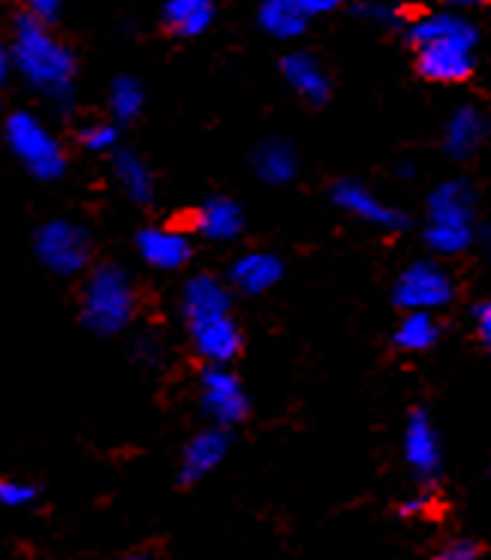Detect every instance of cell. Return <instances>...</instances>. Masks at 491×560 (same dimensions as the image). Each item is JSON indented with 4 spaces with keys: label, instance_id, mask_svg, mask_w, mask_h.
<instances>
[{
    "label": "cell",
    "instance_id": "cb8c5ba5",
    "mask_svg": "<svg viewBox=\"0 0 491 560\" xmlns=\"http://www.w3.org/2000/svg\"><path fill=\"white\" fill-rule=\"evenodd\" d=\"M441 338V323L431 311H407V317L398 323L393 341L405 353H425Z\"/></svg>",
    "mask_w": 491,
    "mask_h": 560
},
{
    "label": "cell",
    "instance_id": "1f68e13d",
    "mask_svg": "<svg viewBox=\"0 0 491 560\" xmlns=\"http://www.w3.org/2000/svg\"><path fill=\"white\" fill-rule=\"evenodd\" d=\"M299 3H302V10H305L311 19H317V15L335 13L344 0H299Z\"/></svg>",
    "mask_w": 491,
    "mask_h": 560
},
{
    "label": "cell",
    "instance_id": "5bb4252c",
    "mask_svg": "<svg viewBox=\"0 0 491 560\" xmlns=\"http://www.w3.org/2000/svg\"><path fill=\"white\" fill-rule=\"evenodd\" d=\"M230 446H233L230 428H202V431L194 434L190 443L185 446L182 467H178V482H182V486H197L199 479H206V476L226 458Z\"/></svg>",
    "mask_w": 491,
    "mask_h": 560
},
{
    "label": "cell",
    "instance_id": "3957f363",
    "mask_svg": "<svg viewBox=\"0 0 491 560\" xmlns=\"http://www.w3.org/2000/svg\"><path fill=\"white\" fill-rule=\"evenodd\" d=\"M474 214L477 196L467 182H443L429 196V226L425 244L434 254H465L474 242Z\"/></svg>",
    "mask_w": 491,
    "mask_h": 560
},
{
    "label": "cell",
    "instance_id": "603a6c76",
    "mask_svg": "<svg viewBox=\"0 0 491 560\" xmlns=\"http://www.w3.org/2000/svg\"><path fill=\"white\" fill-rule=\"evenodd\" d=\"M163 22L175 37L194 39L206 34L214 22V3H209V0H166Z\"/></svg>",
    "mask_w": 491,
    "mask_h": 560
},
{
    "label": "cell",
    "instance_id": "484cf974",
    "mask_svg": "<svg viewBox=\"0 0 491 560\" xmlns=\"http://www.w3.org/2000/svg\"><path fill=\"white\" fill-rule=\"evenodd\" d=\"M79 145L87 148L91 154H106L118 148V127L112 121H87L79 130Z\"/></svg>",
    "mask_w": 491,
    "mask_h": 560
},
{
    "label": "cell",
    "instance_id": "e0dca14e",
    "mask_svg": "<svg viewBox=\"0 0 491 560\" xmlns=\"http://www.w3.org/2000/svg\"><path fill=\"white\" fill-rule=\"evenodd\" d=\"M194 226H197V235H202L206 242L226 244L235 242L242 235V230H245V214H242V208H238L235 199H230V196H214V199L199 206Z\"/></svg>",
    "mask_w": 491,
    "mask_h": 560
},
{
    "label": "cell",
    "instance_id": "44dd1931",
    "mask_svg": "<svg viewBox=\"0 0 491 560\" xmlns=\"http://www.w3.org/2000/svg\"><path fill=\"white\" fill-rule=\"evenodd\" d=\"M250 166L266 184H287L293 182L299 172V154L287 139H262L254 154H250Z\"/></svg>",
    "mask_w": 491,
    "mask_h": 560
},
{
    "label": "cell",
    "instance_id": "d4e9b609",
    "mask_svg": "<svg viewBox=\"0 0 491 560\" xmlns=\"http://www.w3.org/2000/svg\"><path fill=\"white\" fill-rule=\"evenodd\" d=\"M106 106H109L112 121L127 124L139 118V112L145 106V91L136 82L133 75H121L115 79L109 88V97H106Z\"/></svg>",
    "mask_w": 491,
    "mask_h": 560
},
{
    "label": "cell",
    "instance_id": "836d02e7",
    "mask_svg": "<svg viewBox=\"0 0 491 560\" xmlns=\"http://www.w3.org/2000/svg\"><path fill=\"white\" fill-rule=\"evenodd\" d=\"M10 46H3L0 43V88H3V82H7V75H10Z\"/></svg>",
    "mask_w": 491,
    "mask_h": 560
},
{
    "label": "cell",
    "instance_id": "52a82bcc",
    "mask_svg": "<svg viewBox=\"0 0 491 560\" xmlns=\"http://www.w3.org/2000/svg\"><path fill=\"white\" fill-rule=\"evenodd\" d=\"M199 407L211 419V425H242L250 413L245 383L235 377L230 365H206L199 374Z\"/></svg>",
    "mask_w": 491,
    "mask_h": 560
},
{
    "label": "cell",
    "instance_id": "ac0fdd59",
    "mask_svg": "<svg viewBox=\"0 0 491 560\" xmlns=\"http://www.w3.org/2000/svg\"><path fill=\"white\" fill-rule=\"evenodd\" d=\"M281 73L283 79H287V85L293 88L299 97L307 100L311 106L326 103L329 94H332V82H329V75H326V70L319 67L317 58H314V55H307V51H290V55L283 58Z\"/></svg>",
    "mask_w": 491,
    "mask_h": 560
},
{
    "label": "cell",
    "instance_id": "7a4b0ae2",
    "mask_svg": "<svg viewBox=\"0 0 491 560\" xmlns=\"http://www.w3.org/2000/svg\"><path fill=\"white\" fill-rule=\"evenodd\" d=\"M139 314V290L127 268L100 262L87 268L82 283V323L97 335H118Z\"/></svg>",
    "mask_w": 491,
    "mask_h": 560
},
{
    "label": "cell",
    "instance_id": "d6986e66",
    "mask_svg": "<svg viewBox=\"0 0 491 560\" xmlns=\"http://www.w3.org/2000/svg\"><path fill=\"white\" fill-rule=\"evenodd\" d=\"M407 39L413 46H422V43H434V39H474L477 43V25L465 19V15L449 13V10H441V13H425L410 22L407 27Z\"/></svg>",
    "mask_w": 491,
    "mask_h": 560
},
{
    "label": "cell",
    "instance_id": "f546056e",
    "mask_svg": "<svg viewBox=\"0 0 491 560\" xmlns=\"http://www.w3.org/2000/svg\"><path fill=\"white\" fill-rule=\"evenodd\" d=\"M474 326H477V338L491 355V299L474 305Z\"/></svg>",
    "mask_w": 491,
    "mask_h": 560
},
{
    "label": "cell",
    "instance_id": "8fae6325",
    "mask_svg": "<svg viewBox=\"0 0 491 560\" xmlns=\"http://www.w3.org/2000/svg\"><path fill=\"white\" fill-rule=\"evenodd\" d=\"M332 202L341 208V211L353 214L356 220H365V223L377 226V230H407V214H401V211L389 206V202H383L377 194H371L365 184L350 182V178L332 184Z\"/></svg>",
    "mask_w": 491,
    "mask_h": 560
},
{
    "label": "cell",
    "instance_id": "277c9868",
    "mask_svg": "<svg viewBox=\"0 0 491 560\" xmlns=\"http://www.w3.org/2000/svg\"><path fill=\"white\" fill-rule=\"evenodd\" d=\"M3 139L13 158L25 166L37 182H58L67 172V151L61 139L51 133L49 124L37 112L19 109L3 118Z\"/></svg>",
    "mask_w": 491,
    "mask_h": 560
},
{
    "label": "cell",
    "instance_id": "2e32d148",
    "mask_svg": "<svg viewBox=\"0 0 491 560\" xmlns=\"http://www.w3.org/2000/svg\"><path fill=\"white\" fill-rule=\"evenodd\" d=\"M283 278L281 256L269 254V250H250L242 254L230 268V283L238 293L245 295H262L269 293L271 287Z\"/></svg>",
    "mask_w": 491,
    "mask_h": 560
},
{
    "label": "cell",
    "instance_id": "74e56055",
    "mask_svg": "<svg viewBox=\"0 0 491 560\" xmlns=\"http://www.w3.org/2000/svg\"><path fill=\"white\" fill-rule=\"evenodd\" d=\"M209 3H221V0H209Z\"/></svg>",
    "mask_w": 491,
    "mask_h": 560
},
{
    "label": "cell",
    "instance_id": "4316f807",
    "mask_svg": "<svg viewBox=\"0 0 491 560\" xmlns=\"http://www.w3.org/2000/svg\"><path fill=\"white\" fill-rule=\"evenodd\" d=\"M39 494L37 486L13 479V476H0V506L7 510H22L27 503H34Z\"/></svg>",
    "mask_w": 491,
    "mask_h": 560
},
{
    "label": "cell",
    "instance_id": "f1b7e54d",
    "mask_svg": "<svg viewBox=\"0 0 491 560\" xmlns=\"http://www.w3.org/2000/svg\"><path fill=\"white\" fill-rule=\"evenodd\" d=\"M362 13L369 15L374 25H381V27L401 25V13H398V7H393V3H365V7H362Z\"/></svg>",
    "mask_w": 491,
    "mask_h": 560
},
{
    "label": "cell",
    "instance_id": "6da1fadb",
    "mask_svg": "<svg viewBox=\"0 0 491 560\" xmlns=\"http://www.w3.org/2000/svg\"><path fill=\"white\" fill-rule=\"evenodd\" d=\"M10 61L15 73L25 79L31 91L46 97L55 106H70L75 91V63L73 49L63 43L49 22L34 15H19L10 37Z\"/></svg>",
    "mask_w": 491,
    "mask_h": 560
},
{
    "label": "cell",
    "instance_id": "8992f818",
    "mask_svg": "<svg viewBox=\"0 0 491 560\" xmlns=\"http://www.w3.org/2000/svg\"><path fill=\"white\" fill-rule=\"evenodd\" d=\"M395 305L405 311H431L437 314L453 305L455 283L453 275L431 259H419L398 275L395 280Z\"/></svg>",
    "mask_w": 491,
    "mask_h": 560
},
{
    "label": "cell",
    "instance_id": "7c38bea8",
    "mask_svg": "<svg viewBox=\"0 0 491 560\" xmlns=\"http://www.w3.org/2000/svg\"><path fill=\"white\" fill-rule=\"evenodd\" d=\"M187 331H190L194 350L206 365H233L245 347V338H242V329L233 314L194 323V326H187Z\"/></svg>",
    "mask_w": 491,
    "mask_h": 560
},
{
    "label": "cell",
    "instance_id": "4fadbf2b",
    "mask_svg": "<svg viewBox=\"0 0 491 560\" xmlns=\"http://www.w3.org/2000/svg\"><path fill=\"white\" fill-rule=\"evenodd\" d=\"M178 311H182L187 326H194V323H202V319L233 314V295H230V287L218 275H194L182 287Z\"/></svg>",
    "mask_w": 491,
    "mask_h": 560
},
{
    "label": "cell",
    "instance_id": "83f0119b",
    "mask_svg": "<svg viewBox=\"0 0 491 560\" xmlns=\"http://www.w3.org/2000/svg\"><path fill=\"white\" fill-rule=\"evenodd\" d=\"M479 555H482V548L474 539H453L437 551L434 560H479Z\"/></svg>",
    "mask_w": 491,
    "mask_h": 560
},
{
    "label": "cell",
    "instance_id": "4dcf8cb0",
    "mask_svg": "<svg viewBox=\"0 0 491 560\" xmlns=\"http://www.w3.org/2000/svg\"><path fill=\"white\" fill-rule=\"evenodd\" d=\"M25 3L27 15H34V19H43V22H55L63 10V0H22Z\"/></svg>",
    "mask_w": 491,
    "mask_h": 560
},
{
    "label": "cell",
    "instance_id": "5b68a950",
    "mask_svg": "<svg viewBox=\"0 0 491 560\" xmlns=\"http://www.w3.org/2000/svg\"><path fill=\"white\" fill-rule=\"evenodd\" d=\"M34 254L51 275L73 278L91 268L94 259V238L82 223L70 218L46 220L34 235Z\"/></svg>",
    "mask_w": 491,
    "mask_h": 560
},
{
    "label": "cell",
    "instance_id": "9a60e30c",
    "mask_svg": "<svg viewBox=\"0 0 491 560\" xmlns=\"http://www.w3.org/2000/svg\"><path fill=\"white\" fill-rule=\"evenodd\" d=\"M486 133H489V121H486V115L479 112V106H474V103H461V106H455L453 115L446 118V127H443V148H446L449 158L467 160L477 154V148L482 145Z\"/></svg>",
    "mask_w": 491,
    "mask_h": 560
},
{
    "label": "cell",
    "instance_id": "30bf717a",
    "mask_svg": "<svg viewBox=\"0 0 491 560\" xmlns=\"http://www.w3.org/2000/svg\"><path fill=\"white\" fill-rule=\"evenodd\" d=\"M136 254L154 271H182L194 256V242L178 226H145L136 232Z\"/></svg>",
    "mask_w": 491,
    "mask_h": 560
},
{
    "label": "cell",
    "instance_id": "8d00e7d4",
    "mask_svg": "<svg viewBox=\"0 0 491 560\" xmlns=\"http://www.w3.org/2000/svg\"><path fill=\"white\" fill-rule=\"evenodd\" d=\"M398 172H401V175H405V178H410V175H413V163H401V166H398Z\"/></svg>",
    "mask_w": 491,
    "mask_h": 560
},
{
    "label": "cell",
    "instance_id": "7402d4cb",
    "mask_svg": "<svg viewBox=\"0 0 491 560\" xmlns=\"http://www.w3.org/2000/svg\"><path fill=\"white\" fill-rule=\"evenodd\" d=\"M259 27L274 39H295L311 22L299 0H259Z\"/></svg>",
    "mask_w": 491,
    "mask_h": 560
},
{
    "label": "cell",
    "instance_id": "ffe728a7",
    "mask_svg": "<svg viewBox=\"0 0 491 560\" xmlns=\"http://www.w3.org/2000/svg\"><path fill=\"white\" fill-rule=\"evenodd\" d=\"M112 175L124 190V196L136 202V206H151V199L157 194V184H154V172L148 166L145 160L133 154V151H115L112 158Z\"/></svg>",
    "mask_w": 491,
    "mask_h": 560
},
{
    "label": "cell",
    "instance_id": "ba28073f",
    "mask_svg": "<svg viewBox=\"0 0 491 560\" xmlns=\"http://www.w3.org/2000/svg\"><path fill=\"white\" fill-rule=\"evenodd\" d=\"M417 49V70L422 79L437 82V85H458L474 73V39H434L413 46Z\"/></svg>",
    "mask_w": 491,
    "mask_h": 560
},
{
    "label": "cell",
    "instance_id": "d6a6232c",
    "mask_svg": "<svg viewBox=\"0 0 491 560\" xmlns=\"http://www.w3.org/2000/svg\"><path fill=\"white\" fill-rule=\"evenodd\" d=\"M429 512V500L425 498H407L398 503V515L401 518H419V515H425Z\"/></svg>",
    "mask_w": 491,
    "mask_h": 560
},
{
    "label": "cell",
    "instance_id": "9c48e42d",
    "mask_svg": "<svg viewBox=\"0 0 491 560\" xmlns=\"http://www.w3.org/2000/svg\"><path fill=\"white\" fill-rule=\"evenodd\" d=\"M401 452H405L407 467L413 470L419 482H437L443 470V446L441 434L431 422L425 410H413L407 416L405 438H401Z\"/></svg>",
    "mask_w": 491,
    "mask_h": 560
},
{
    "label": "cell",
    "instance_id": "e575fe53",
    "mask_svg": "<svg viewBox=\"0 0 491 560\" xmlns=\"http://www.w3.org/2000/svg\"><path fill=\"white\" fill-rule=\"evenodd\" d=\"M127 560H160L157 555H151V551H136V555H130Z\"/></svg>",
    "mask_w": 491,
    "mask_h": 560
},
{
    "label": "cell",
    "instance_id": "d590c367",
    "mask_svg": "<svg viewBox=\"0 0 491 560\" xmlns=\"http://www.w3.org/2000/svg\"><path fill=\"white\" fill-rule=\"evenodd\" d=\"M455 7H479V3H486V0H449Z\"/></svg>",
    "mask_w": 491,
    "mask_h": 560
}]
</instances>
